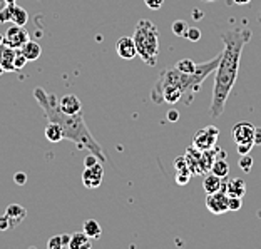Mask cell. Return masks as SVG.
<instances>
[{
    "label": "cell",
    "instance_id": "cell-1",
    "mask_svg": "<svg viewBox=\"0 0 261 249\" xmlns=\"http://www.w3.org/2000/svg\"><path fill=\"white\" fill-rule=\"evenodd\" d=\"M251 31L248 27H236L221 34L224 44L223 52L219 54V64L215 70V86H213V97L210 112L211 117H221L226 100L238 79V70L241 62V54L246 44L251 40Z\"/></svg>",
    "mask_w": 261,
    "mask_h": 249
},
{
    "label": "cell",
    "instance_id": "cell-2",
    "mask_svg": "<svg viewBox=\"0 0 261 249\" xmlns=\"http://www.w3.org/2000/svg\"><path fill=\"white\" fill-rule=\"evenodd\" d=\"M34 97L39 102L40 107H42L47 121L56 122L61 126L64 132V139L72 141L77 146V149H86L87 152H92L94 156L99 157L100 162L108 161L104 149L100 147L96 137L91 134V130H89L84 117H82V112H77V114H65V112H62L61 107H59V99L56 94L45 92L42 87L34 89Z\"/></svg>",
    "mask_w": 261,
    "mask_h": 249
},
{
    "label": "cell",
    "instance_id": "cell-3",
    "mask_svg": "<svg viewBox=\"0 0 261 249\" xmlns=\"http://www.w3.org/2000/svg\"><path fill=\"white\" fill-rule=\"evenodd\" d=\"M134 44L136 49H138V56L144 61L149 67H154L159 56V32L156 25L147 20V19H141L136 23L134 29Z\"/></svg>",
    "mask_w": 261,
    "mask_h": 249
},
{
    "label": "cell",
    "instance_id": "cell-4",
    "mask_svg": "<svg viewBox=\"0 0 261 249\" xmlns=\"http://www.w3.org/2000/svg\"><path fill=\"white\" fill-rule=\"evenodd\" d=\"M254 127L251 122H238L233 127V139L236 142V149L240 156L250 154L254 146Z\"/></svg>",
    "mask_w": 261,
    "mask_h": 249
},
{
    "label": "cell",
    "instance_id": "cell-5",
    "mask_svg": "<svg viewBox=\"0 0 261 249\" xmlns=\"http://www.w3.org/2000/svg\"><path fill=\"white\" fill-rule=\"evenodd\" d=\"M219 137V129L215 126H207L204 129L198 130L193 137V146L199 151L213 149L216 146V141Z\"/></svg>",
    "mask_w": 261,
    "mask_h": 249
},
{
    "label": "cell",
    "instance_id": "cell-6",
    "mask_svg": "<svg viewBox=\"0 0 261 249\" xmlns=\"http://www.w3.org/2000/svg\"><path fill=\"white\" fill-rule=\"evenodd\" d=\"M228 201H229V196L226 194V191H216V192H211L206 196V207L211 214H224L228 212Z\"/></svg>",
    "mask_w": 261,
    "mask_h": 249
},
{
    "label": "cell",
    "instance_id": "cell-7",
    "mask_svg": "<svg viewBox=\"0 0 261 249\" xmlns=\"http://www.w3.org/2000/svg\"><path fill=\"white\" fill-rule=\"evenodd\" d=\"M104 179V162H97L91 165V168H86L84 173H82V182L87 189H96L102 184Z\"/></svg>",
    "mask_w": 261,
    "mask_h": 249
},
{
    "label": "cell",
    "instance_id": "cell-8",
    "mask_svg": "<svg viewBox=\"0 0 261 249\" xmlns=\"http://www.w3.org/2000/svg\"><path fill=\"white\" fill-rule=\"evenodd\" d=\"M27 40H29V32L22 25H12L4 34V44L12 47V49H20Z\"/></svg>",
    "mask_w": 261,
    "mask_h": 249
},
{
    "label": "cell",
    "instance_id": "cell-9",
    "mask_svg": "<svg viewBox=\"0 0 261 249\" xmlns=\"http://www.w3.org/2000/svg\"><path fill=\"white\" fill-rule=\"evenodd\" d=\"M116 52L117 56L124 61H133V59L138 56V49H136L134 39L129 37V35H124L116 42Z\"/></svg>",
    "mask_w": 261,
    "mask_h": 249
},
{
    "label": "cell",
    "instance_id": "cell-10",
    "mask_svg": "<svg viewBox=\"0 0 261 249\" xmlns=\"http://www.w3.org/2000/svg\"><path fill=\"white\" fill-rule=\"evenodd\" d=\"M5 216L10 223V229H14L27 217V209L20 204H9L7 209H5Z\"/></svg>",
    "mask_w": 261,
    "mask_h": 249
},
{
    "label": "cell",
    "instance_id": "cell-11",
    "mask_svg": "<svg viewBox=\"0 0 261 249\" xmlns=\"http://www.w3.org/2000/svg\"><path fill=\"white\" fill-rule=\"evenodd\" d=\"M59 107H61V110L65 112V114H77V112H81L82 104H81V99L77 96L67 94V96L59 99Z\"/></svg>",
    "mask_w": 261,
    "mask_h": 249
},
{
    "label": "cell",
    "instance_id": "cell-12",
    "mask_svg": "<svg viewBox=\"0 0 261 249\" xmlns=\"http://www.w3.org/2000/svg\"><path fill=\"white\" fill-rule=\"evenodd\" d=\"M226 194L228 196H234V198H243L246 194V182L240 179V177H234V179L226 181Z\"/></svg>",
    "mask_w": 261,
    "mask_h": 249
},
{
    "label": "cell",
    "instance_id": "cell-13",
    "mask_svg": "<svg viewBox=\"0 0 261 249\" xmlns=\"http://www.w3.org/2000/svg\"><path fill=\"white\" fill-rule=\"evenodd\" d=\"M20 52L25 56L27 61H37L40 54H42V47H40L37 42H34V40L29 39L27 42L20 47Z\"/></svg>",
    "mask_w": 261,
    "mask_h": 249
},
{
    "label": "cell",
    "instance_id": "cell-14",
    "mask_svg": "<svg viewBox=\"0 0 261 249\" xmlns=\"http://www.w3.org/2000/svg\"><path fill=\"white\" fill-rule=\"evenodd\" d=\"M92 246L91 238L82 231V233H74L70 234V242H69V249H89Z\"/></svg>",
    "mask_w": 261,
    "mask_h": 249
},
{
    "label": "cell",
    "instance_id": "cell-15",
    "mask_svg": "<svg viewBox=\"0 0 261 249\" xmlns=\"http://www.w3.org/2000/svg\"><path fill=\"white\" fill-rule=\"evenodd\" d=\"M45 139L52 142V144H59V142L64 141V132L59 124L56 122H49L45 127Z\"/></svg>",
    "mask_w": 261,
    "mask_h": 249
},
{
    "label": "cell",
    "instance_id": "cell-16",
    "mask_svg": "<svg viewBox=\"0 0 261 249\" xmlns=\"http://www.w3.org/2000/svg\"><path fill=\"white\" fill-rule=\"evenodd\" d=\"M15 50L17 49H12V47L5 45L4 47V54H2V65L4 72H15V67H14V59H15Z\"/></svg>",
    "mask_w": 261,
    "mask_h": 249
},
{
    "label": "cell",
    "instance_id": "cell-17",
    "mask_svg": "<svg viewBox=\"0 0 261 249\" xmlns=\"http://www.w3.org/2000/svg\"><path fill=\"white\" fill-rule=\"evenodd\" d=\"M29 20V14L25 9L19 7L17 4H12V15H10V22L14 25H25Z\"/></svg>",
    "mask_w": 261,
    "mask_h": 249
},
{
    "label": "cell",
    "instance_id": "cell-18",
    "mask_svg": "<svg viewBox=\"0 0 261 249\" xmlns=\"http://www.w3.org/2000/svg\"><path fill=\"white\" fill-rule=\"evenodd\" d=\"M223 184V177H219L216 174H207L204 177V182H203V189L206 191V194H211V192H216L221 189Z\"/></svg>",
    "mask_w": 261,
    "mask_h": 249
},
{
    "label": "cell",
    "instance_id": "cell-19",
    "mask_svg": "<svg viewBox=\"0 0 261 249\" xmlns=\"http://www.w3.org/2000/svg\"><path fill=\"white\" fill-rule=\"evenodd\" d=\"M211 173L219 177H228L229 176V164L226 157H216L215 162L211 165Z\"/></svg>",
    "mask_w": 261,
    "mask_h": 249
},
{
    "label": "cell",
    "instance_id": "cell-20",
    "mask_svg": "<svg viewBox=\"0 0 261 249\" xmlns=\"http://www.w3.org/2000/svg\"><path fill=\"white\" fill-rule=\"evenodd\" d=\"M69 242H70V234H57V236H52V238L47 241V249L69 247Z\"/></svg>",
    "mask_w": 261,
    "mask_h": 249
},
{
    "label": "cell",
    "instance_id": "cell-21",
    "mask_svg": "<svg viewBox=\"0 0 261 249\" xmlns=\"http://www.w3.org/2000/svg\"><path fill=\"white\" fill-rule=\"evenodd\" d=\"M82 231H84L91 239H99L100 234H102V229H100L99 223L96 221V219H87V221L84 223V229Z\"/></svg>",
    "mask_w": 261,
    "mask_h": 249
},
{
    "label": "cell",
    "instance_id": "cell-22",
    "mask_svg": "<svg viewBox=\"0 0 261 249\" xmlns=\"http://www.w3.org/2000/svg\"><path fill=\"white\" fill-rule=\"evenodd\" d=\"M174 67L177 70H181L182 74H193L196 70V62L191 61V59H181V61H177Z\"/></svg>",
    "mask_w": 261,
    "mask_h": 249
},
{
    "label": "cell",
    "instance_id": "cell-23",
    "mask_svg": "<svg viewBox=\"0 0 261 249\" xmlns=\"http://www.w3.org/2000/svg\"><path fill=\"white\" fill-rule=\"evenodd\" d=\"M29 61L25 59V56L22 54L20 52V49H17L15 50V59H14V67H15V70H20V69H23L25 67V64H27Z\"/></svg>",
    "mask_w": 261,
    "mask_h": 249
},
{
    "label": "cell",
    "instance_id": "cell-24",
    "mask_svg": "<svg viewBox=\"0 0 261 249\" xmlns=\"http://www.w3.org/2000/svg\"><path fill=\"white\" fill-rule=\"evenodd\" d=\"M186 31H188L186 22L176 20V22L173 23V32H174V35H177V37H185V35H186Z\"/></svg>",
    "mask_w": 261,
    "mask_h": 249
},
{
    "label": "cell",
    "instance_id": "cell-25",
    "mask_svg": "<svg viewBox=\"0 0 261 249\" xmlns=\"http://www.w3.org/2000/svg\"><path fill=\"white\" fill-rule=\"evenodd\" d=\"M240 168L245 171V173H250V171H251V168H253V157L250 156V154H245V156H241Z\"/></svg>",
    "mask_w": 261,
    "mask_h": 249
},
{
    "label": "cell",
    "instance_id": "cell-26",
    "mask_svg": "<svg viewBox=\"0 0 261 249\" xmlns=\"http://www.w3.org/2000/svg\"><path fill=\"white\" fill-rule=\"evenodd\" d=\"M185 37L188 40H191V42H198V40L201 39V31H199L198 27H188Z\"/></svg>",
    "mask_w": 261,
    "mask_h": 249
},
{
    "label": "cell",
    "instance_id": "cell-27",
    "mask_svg": "<svg viewBox=\"0 0 261 249\" xmlns=\"http://www.w3.org/2000/svg\"><path fill=\"white\" fill-rule=\"evenodd\" d=\"M241 206H243V198H234V196H229L228 211H240Z\"/></svg>",
    "mask_w": 261,
    "mask_h": 249
},
{
    "label": "cell",
    "instance_id": "cell-28",
    "mask_svg": "<svg viewBox=\"0 0 261 249\" xmlns=\"http://www.w3.org/2000/svg\"><path fill=\"white\" fill-rule=\"evenodd\" d=\"M189 179H191V173H189V171H179V173L176 174V182L179 186H186Z\"/></svg>",
    "mask_w": 261,
    "mask_h": 249
},
{
    "label": "cell",
    "instance_id": "cell-29",
    "mask_svg": "<svg viewBox=\"0 0 261 249\" xmlns=\"http://www.w3.org/2000/svg\"><path fill=\"white\" fill-rule=\"evenodd\" d=\"M10 15H12V4H7L2 10H0V23L10 22Z\"/></svg>",
    "mask_w": 261,
    "mask_h": 249
},
{
    "label": "cell",
    "instance_id": "cell-30",
    "mask_svg": "<svg viewBox=\"0 0 261 249\" xmlns=\"http://www.w3.org/2000/svg\"><path fill=\"white\" fill-rule=\"evenodd\" d=\"M174 168H176V171L179 173V171H189V168H188V161H186V156H179L174 161ZM191 173V171H189Z\"/></svg>",
    "mask_w": 261,
    "mask_h": 249
},
{
    "label": "cell",
    "instance_id": "cell-31",
    "mask_svg": "<svg viewBox=\"0 0 261 249\" xmlns=\"http://www.w3.org/2000/svg\"><path fill=\"white\" fill-rule=\"evenodd\" d=\"M144 4H146L151 10H159V9L163 7L164 0H144Z\"/></svg>",
    "mask_w": 261,
    "mask_h": 249
},
{
    "label": "cell",
    "instance_id": "cell-32",
    "mask_svg": "<svg viewBox=\"0 0 261 249\" xmlns=\"http://www.w3.org/2000/svg\"><path fill=\"white\" fill-rule=\"evenodd\" d=\"M97 162H99V157L94 156L92 152H89V156H86V159H84V165H86V168H91V165L97 164Z\"/></svg>",
    "mask_w": 261,
    "mask_h": 249
},
{
    "label": "cell",
    "instance_id": "cell-33",
    "mask_svg": "<svg viewBox=\"0 0 261 249\" xmlns=\"http://www.w3.org/2000/svg\"><path fill=\"white\" fill-rule=\"evenodd\" d=\"M14 182H15L17 186H23L27 182V174L25 173H17L14 176Z\"/></svg>",
    "mask_w": 261,
    "mask_h": 249
},
{
    "label": "cell",
    "instance_id": "cell-34",
    "mask_svg": "<svg viewBox=\"0 0 261 249\" xmlns=\"http://www.w3.org/2000/svg\"><path fill=\"white\" fill-rule=\"evenodd\" d=\"M7 229H10V223H9V219H7V216H0V231H7Z\"/></svg>",
    "mask_w": 261,
    "mask_h": 249
},
{
    "label": "cell",
    "instance_id": "cell-35",
    "mask_svg": "<svg viewBox=\"0 0 261 249\" xmlns=\"http://www.w3.org/2000/svg\"><path fill=\"white\" fill-rule=\"evenodd\" d=\"M177 119H179V112H177V110H169L168 112V121L176 122Z\"/></svg>",
    "mask_w": 261,
    "mask_h": 249
},
{
    "label": "cell",
    "instance_id": "cell-36",
    "mask_svg": "<svg viewBox=\"0 0 261 249\" xmlns=\"http://www.w3.org/2000/svg\"><path fill=\"white\" fill-rule=\"evenodd\" d=\"M254 146H261V127L254 129Z\"/></svg>",
    "mask_w": 261,
    "mask_h": 249
},
{
    "label": "cell",
    "instance_id": "cell-37",
    "mask_svg": "<svg viewBox=\"0 0 261 249\" xmlns=\"http://www.w3.org/2000/svg\"><path fill=\"white\" fill-rule=\"evenodd\" d=\"M203 15H204V14H203L201 10H194V12H193V19H201Z\"/></svg>",
    "mask_w": 261,
    "mask_h": 249
},
{
    "label": "cell",
    "instance_id": "cell-38",
    "mask_svg": "<svg viewBox=\"0 0 261 249\" xmlns=\"http://www.w3.org/2000/svg\"><path fill=\"white\" fill-rule=\"evenodd\" d=\"M234 4H238V5H246V4H250L251 0H233Z\"/></svg>",
    "mask_w": 261,
    "mask_h": 249
},
{
    "label": "cell",
    "instance_id": "cell-39",
    "mask_svg": "<svg viewBox=\"0 0 261 249\" xmlns=\"http://www.w3.org/2000/svg\"><path fill=\"white\" fill-rule=\"evenodd\" d=\"M5 2H7V4H15L17 0H5Z\"/></svg>",
    "mask_w": 261,
    "mask_h": 249
},
{
    "label": "cell",
    "instance_id": "cell-40",
    "mask_svg": "<svg viewBox=\"0 0 261 249\" xmlns=\"http://www.w3.org/2000/svg\"><path fill=\"white\" fill-rule=\"evenodd\" d=\"M0 44H4V35L0 34Z\"/></svg>",
    "mask_w": 261,
    "mask_h": 249
},
{
    "label": "cell",
    "instance_id": "cell-41",
    "mask_svg": "<svg viewBox=\"0 0 261 249\" xmlns=\"http://www.w3.org/2000/svg\"><path fill=\"white\" fill-rule=\"evenodd\" d=\"M259 23H261V12H259Z\"/></svg>",
    "mask_w": 261,
    "mask_h": 249
},
{
    "label": "cell",
    "instance_id": "cell-42",
    "mask_svg": "<svg viewBox=\"0 0 261 249\" xmlns=\"http://www.w3.org/2000/svg\"><path fill=\"white\" fill-rule=\"evenodd\" d=\"M206 2H215V0H206Z\"/></svg>",
    "mask_w": 261,
    "mask_h": 249
}]
</instances>
